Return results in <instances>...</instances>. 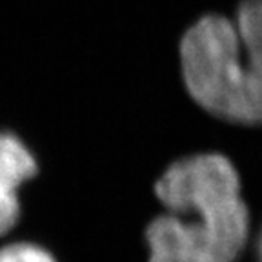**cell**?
<instances>
[{
    "instance_id": "obj_1",
    "label": "cell",
    "mask_w": 262,
    "mask_h": 262,
    "mask_svg": "<svg viewBox=\"0 0 262 262\" xmlns=\"http://www.w3.org/2000/svg\"><path fill=\"white\" fill-rule=\"evenodd\" d=\"M166 206L149 222V262H237L250 233V211L233 162L217 151L169 164L155 184Z\"/></svg>"
},
{
    "instance_id": "obj_2",
    "label": "cell",
    "mask_w": 262,
    "mask_h": 262,
    "mask_svg": "<svg viewBox=\"0 0 262 262\" xmlns=\"http://www.w3.org/2000/svg\"><path fill=\"white\" fill-rule=\"evenodd\" d=\"M180 84L213 119L255 126L262 119V58L238 38L228 13L195 16L177 42Z\"/></svg>"
},
{
    "instance_id": "obj_3",
    "label": "cell",
    "mask_w": 262,
    "mask_h": 262,
    "mask_svg": "<svg viewBox=\"0 0 262 262\" xmlns=\"http://www.w3.org/2000/svg\"><path fill=\"white\" fill-rule=\"evenodd\" d=\"M37 171V159L28 144L13 131L0 129V235L16 224L20 215L18 188Z\"/></svg>"
},
{
    "instance_id": "obj_4",
    "label": "cell",
    "mask_w": 262,
    "mask_h": 262,
    "mask_svg": "<svg viewBox=\"0 0 262 262\" xmlns=\"http://www.w3.org/2000/svg\"><path fill=\"white\" fill-rule=\"evenodd\" d=\"M229 16L246 49L262 58V0H238Z\"/></svg>"
},
{
    "instance_id": "obj_5",
    "label": "cell",
    "mask_w": 262,
    "mask_h": 262,
    "mask_svg": "<svg viewBox=\"0 0 262 262\" xmlns=\"http://www.w3.org/2000/svg\"><path fill=\"white\" fill-rule=\"evenodd\" d=\"M0 262H55V258L35 244H11L0 250Z\"/></svg>"
}]
</instances>
